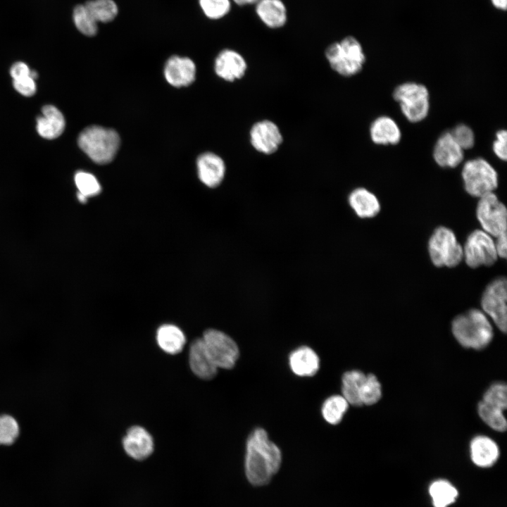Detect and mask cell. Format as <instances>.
<instances>
[{
	"label": "cell",
	"instance_id": "obj_1",
	"mask_svg": "<svg viewBox=\"0 0 507 507\" xmlns=\"http://www.w3.org/2000/svg\"><path fill=\"white\" fill-rule=\"evenodd\" d=\"M280 449L261 428L254 429L247 437L244 461V475L253 487L268 484L281 468Z\"/></svg>",
	"mask_w": 507,
	"mask_h": 507
},
{
	"label": "cell",
	"instance_id": "obj_2",
	"mask_svg": "<svg viewBox=\"0 0 507 507\" xmlns=\"http://www.w3.org/2000/svg\"><path fill=\"white\" fill-rule=\"evenodd\" d=\"M451 330L458 342L468 349H482L493 338V327L487 315L476 308L456 316Z\"/></svg>",
	"mask_w": 507,
	"mask_h": 507
},
{
	"label": "cell",
	"instance_id": "obj_3",
	"mask_svg": "<svg viewBox=\"0 0 507 507\" xmlns=\"http://www.w3.org/2000/svg\"><path fill=\"white\" fill-rule=\"evenodd\" d=\"M325 56L331 68L343 77L358 74L365 63L363 46L353 36L345 37L340 42L330 44Z\"/></svg>",
	"mask_w": 507,
	"mask_h": 507
},
{
	"label": "cell",
	"instance_id": "obj_4",
	"mask_svg": "<svg viewBox=\"0 0 507 507\" xmlns=\"http://www.w3.org/2000/svg\"><path fill=\"white\" fill-rule=\"evenodd\" d=\"M120 142V137L115 130L96 125L85 128L78 137L80 149L99 164H106L113 161Z\"/></svg>",
	"mask_w": 507,
	"mask_h": 507
},
{
	"label": "cell",
	"instance_id": "obj_5",
	"mask_svg": "<svg viewBox=\"0 0 507 507\" xmlns=\"http://www.w3.org/2000/svg\"><path fill=\"white\" fill-rule=\"evenodd\" d=\"M461 175L465 192L473 197L480 198L494 192L498 187L497 172L489 162L482 158L466 161Z\"/></svg>",
	"mask_w": 507,
	"mask_h": 507
},
{
	"label": "cell",
	"instance_id": "obj_6",
	"mask_svg": "<svg viewBox=\"0 0 507 507\" xmlns=\"http://www.w3.org/2000/svg\"><path fill=\"white\" fill-rule=\"evenodd\" d=\"M428 252L432 263L438 268H453L463 258V246L450 228L437 227L428 241Z\"/></svg>",
	"mask_w": 507,
	"mask_h": 507
},
{
	"label": "cell",
	"instance_id": "obj_7",
	"mask_svg": "<svg viewBox=\"0 0 507 507\" xmlns=\"http://www.w3.org/2000/svg\"><path fill=\"white\" fill-rule=\"evenodd\" d=\"M393 97L409 122L418 123L427 116L430 94L425 85L414 82H404L394 89Z\"/></svg>",
	"mask_w": 507,
	"mask_h": 507
},
{
	"label": "cell",
	"instance_id": "obj_8",
	"mask_svg": "<svg viewBox=\"0 0 507 507\" xmlns=\"http://www.w3.org/2000/svg\"><path fill=\"white\" fill-rule=\"evenodd\" d=\"M208 355L218 368H232L239 356L237 343L225 332L208 329L201 338Z\"/></svg>",
	"mask_w": 507,
	"mask_h": 507
},
{
	"label": "cell",
	"instance_id": "obj_9",
	"mask_svg": "<svg viewBox=\"0 0 507 507\" xmlns=\"http://www.w3.org/2000/svg\"><path fill=\"white\" fill-rule=\"evenodd\" d=\"M476 216L482 230L496 238L506 234L507 211L497 196L491 192L479 198Z\"/></svg>",
	"mask_w": 507,
	"mask_h": 507
},
{
	"label": "cell",
	"instance_id": "obj_10",
	"mask_svg": "<svg viewBox=\"0 0 507 507\" xmlns=\"http://www.w3.org/2000/svg\"><path fill=\"white\" fill-rule=\"evenodd\" d=\"M463 252V259L471 268L491 266L499 258L493 237L482 230H475L470 233Z\"/></svg>",
	"mask_w": 507,
	"mask_h": 507
},
{
	"label": "cell",
	"instance_id": "obj_11",
	"mask_svg": "<svg viewBox=\"0 0 507 507\" xmlns=\"http://www.w3.org/2000/svg\"><path fill=\"white\" fill-rule=\"evenodd\" d=\"M507 282L505 277L492 281L485 288L481 299L482 311L489 316L503 332L507 330Z\"/></svg>",
	"mask_w": 507,
	"mask_h": 507
},
{
	"label": "cell",
	"instance_id": "obj_12",
	"mask_svg": "<svg viewBox=\"0 0 507 507\" xmlns=\"http://www.w3.org/2000/svg\"><path fill=\"white\" fill-rule=\"evenodd\" d=\"M249 140L256 151L270 155L278 150L283 142V137L276 123L270 120H261L251 126Z\"/></svg>",
	"mask_w": 507,
	"mask_h": 507
},
{
	"label": "cell",
	"instance_id": "obj_13",
	"mask_svg": "<svg viewBox=\"0 0 507 507\" xmlns=\"http://www.w3.org/2000/svg\"><path fill=\"white\" fill-rule=\"evenodd\" d=\"M214 69L220 78L228 82H234L244 76L247 70V63L238 51L225 49L219 52L216 56Z\"/></svg>",
	"mask_w": 507,
	"mask_h": 507
},
{
	"label": "cell",
	"instance_id": "obj_14",
	"mask_svg": "<svg viewBox=\"0 0 507 507\" xmlns=\"http://www.w3.org/2000/svg\"><path fill=\"white\" fill-rule=\"evenodd\" d=\"M433 158L440 167L453 168L463 161L464 150L454 140L450 132H445L434 144Z\"/></svg>",
	"mask_w": 507,
	"mask_h": 507
},
{
	"label": "cell",
	"instance_id": "obj_15",
	"mask_svg": "<svg viewBox=\"0 0 507 507\" xmlns=\"http://www.w3.org/2000/svg\"><path fill=\"white\" fill-rule=\"evenodd\" d=\"M164 75L168 83L174 87L187 86L195 79L196 65L189 58L173 56L165 63Z\"/></svg>",
	"mask_w": 507,
	"mask_h": 507
},
{
	"label": "cell",
	"instance_id": "obj_16",
	"mask_svg": "<svg viewBox=\"0 0 507 507\" xmlns=\"http://www.w3.org/2000/svg\"><path fill=\"white\" fill-rule=\"evenodd\" d=\"M125 452L136 460L149 456L154 450V440L150 433L141 426L130 427L123 439Z\"/></svg>",
	"mask_w": 507,
	"mask_h": 507
},
{
	"label": "cell",
	"instance_id": "obj_17",
	"mask_svg": "<svg viewBox=\"0 0 507 507\" xmlns=\"http://www.w3.org/2000/svg\"><path fill=\"white\" fill-rule=\"evenodd\" d=\"M198 175L207 187L215 188L223 182L226 171L224 161L211 152L202 154L197 159Z\"/></svg>",
	"mask_w": 507,
	"mask_h": 507
},
{
	"label": "cell",
	"instance_id": "obj_18",
	"mask_svg": "<svg viewBox=\"0 0 507 507\" xmlns=\"http://www.w3.org/2000/svg\"><path fill=\"white\" fill-rule=\"evenodd\" d=\"M189 363L192 371L201 379L211 380L217 374L218 368L208 355L201 338L195 339L191 343Z\"/></svg>",
	"mask_w": 507,
	"mask_h": 507
},
{
	"label": "cell",
	"instance_id": "obj_19",
	"mask_svg": "<svg viewBox=\"0 0 507 507\" xmlns=\"http://www.w3.org/2000/svg\"><path fill=\"white\" fill-rule=\"evenodd\" d=\"M291 370L299 377H312L320 368V358L316 352L308 346H301L289 356Z\"/></svg>",
	"mask_w": 507,
	"mask_h": 507
},
{
	"label": "cell",
	"instance_id": "obj_20",
	"mask_svg": "<svg viewBox=\"0 0 507 507\" xmlns=\"http://www.w3.org/2000/svg\"><path fill=\"white\" fill-rule=\"evenodd\" d=\"M348 203L360 218H372L380 211L381 206L377 197L364 187H357L348 196Z\"/></svg>",
	"mask_w": 507,
	"mask_h": 507
},
{
	"label": "cell",
	"instance_id": "obj_21",
	"mask_svg": "<svg viewBox=\"0 0 507 507\" xmlns=\"http://www.w3.org/2000/svg\"><path fill=\"white\" fill-rule=\"evenodd\" d=\"M369 132L373 142L378 145H395L401 138L398 124L387 115L375 118L370 125Z\"/></svg>",
	"mask_w": 507,
	"mask_h": 507
},
{
	"label": "cell",
	"instance_id": "obj_22",
	"mask_svg": "<svg viewBox=\"0 0 507 507\" xmlns=\"http://www.w3.org/2000/svg\"><path fill=\"white\" fill-rule=\"evenodd\" d=\"M470 451L472 462L482 468L492 466L499 456V449L496 443L484 435L476 436L472 439Z\"/></svg>",
	"mask_w": 507,
	"mask_h": 507
},
{
	"label": "cell",
	"instance_id": "obj_23",
	"mask_svg": "<svg viewBox=\"0 0 507 507\" xmlns=\"http://www.w3.org/2000/svg\"><path fill=\"white\" fill-rule=\"evenodd\" d=\"M256 13L270 28H280L287 21V10L282 0H259L256 4Z\"/></svg>",
	"mask_w": 507,
	"mask_h": 507
},
{
	"label": "cell",
	"instance_id": "obj_24",
	"mask_svg": "<svg viewBox=\"0 0 507 507\" xmlns=\"http://www.w3.org/2000/svg\"><path fill=\"white\" fill-rule=\"evenodd\" d=\"M42 115L37 119V131L47 139L59 137L65 128V119L62 113L55 106L46 105L42 108Z\"/></svg>",
	"mask_w": 507,
	"mask_h": 507
},
{
	"label": "cell",
	"instance_id": "obj_25",
	"mask_svg": "<svg viewBox=\"0 0 507 507\" xmlns=\"http://www.w3.org/2000/svg\"><path fill=\"white\" fill-rule=\"evenodd\" d=\"M156 341L165 353L175 355L180 353L185 344L186 337L182 330L172 324H164L156 332Z\"/></svg>",
	"mask_w": 507,
	"mask_h": 507
},
{
	"label": "cell",
	"instance_id": "obj_26",
	"mask_svg": "<svg viewBox=\"0 0 507 507\" xmlns=\"http://www.w3.org/2000/svg\"><path fill=\"white\" fill-rule=\"evenodd\" d=\"M366 375L362 371L352 370L344 373L342 377V394L349 404L361 406L360 394Z\"/></svg>",
	"mask_w": 507,
	"mask_h": 507
},
{
	"label": "cell",
	"instance_id": "obj_27",
	"mask_svg": "<svg viewBox=\"0 0 507 507\" xmlns=\"http://www.w3.org/2000/svg\"><path fill=\"white\" fill-rule=\"evenodd\" d=\"M349 408V403L342 395L334 394L323 403L321 413L325 420L331 425L339 424Z\"/></svg>",
	"mask_w": 507,
	"mask_h": 507
},
{
	"label": "cell",
	"instance_id": "obj_28",
	"mask_svg": "<svg viewBox=\"0 0 507 507\" xmlns=\"http://www.w3.org/2000/svg\"><path fill=\"white\" fill-rule=\"evenodd\" d=\"M429 493L434 507H448L458 496L457 489L444 480L434 481L429 488Z\"/></svg>",
	"mask_w": 507,
	"mask_h": 507
},
{
	"label": "cell",
	"instance_id": "obj_29",
	"mask_svg": "<svg viewBox=\"0 0 507 507\" xmlns=\"http://www.w3.org/2000/svg\"><path fill=\"white\" fill-rule=\"evenodd\" d=\"M84 6L98 23L113 21L118 14V6L114 0H89Z\"/></svg>",
	"mask_w": 507,
	"mask_h": 507
},
{
	"label": "cell",
	"instance_id": "obj_30",
	"mask_svg": "<svg viewBox=\"0 0 507 507\" xmlns=\"http://www.w3.org/2000/svg\"><path fill=\"white\" fill-rule=\"evenodd\" d=\"M20 435V426L18 420L6 413L0 414V446H11Z\"/></svg>",
	"mask_w": 507,
	"mask_h": 507
},
{
	"label": "cell",
	"instance_id": "obj_31",
	"mask_svg": "<svg viewBox=\"0 0 507 507\" xmlns=\"http://www.w3.org/2000/svg\"><path fill=\"white\" fill-rule=\"evenodd\" d=\"M73 23L82 35L92 37L97 34L98 23L90 14L84 4H78L73 11Z\"/></svg>",
	"mask_w": 507,
	"mask_h": 507
},
{
	"label": "cell",
	"instance_id": "obj_32",
	"mask_svg": "<svg viewBox=\"0 0 507 507\" xmlns=\"http://www.w3.org/2000/svg\"><path fill=\"white\" fill-rule=\"evenodd\" d=\"M477 411L481 419L492 429L498 432H504L506 430L503 411L481 401L478 403Z\"/></svg>",
	"mask_w": 507,
	"mask_h": 507
},
{
	"label": "cell",
	"instance_id": "obj_33",
	"mask_svg": "<svg viewBox=\"0 0 507 507\" xmlns=\"http://www.w3.org/2000/svg\"><path fill=\"white\" fill-rule=\"evenodd\" d=\"M382 396L381 384L373 374L366 375L361 390V401L363 405L370 406L376 403Z\"/></svg>",
	"mask_w": 507,
	"mask_h": 507
},
{
	"label": "cell",
	"instance_id": "obj_34",
	"mask_svg": "<svg viewBox=\"0 0 507 507\" xmlns=\"http://www.w3.org/2000/svg\"><path fill=\"white\" fill-rule=\"evenodd\" d=\"M482 401L504 411L507 406V387L503 382L492 384L484 392Z\"/></svg>",
	"mask_w": 507,
	"mask_h": 507
},
{
	"label": "cell",
	"instance_id": "obj_35",
	"mask_svg": "<svg viewBox=\"0 0 507 507\" xmlns=\"http://www.w3.org/2000/svg\"><path fill=\"white\" fill-rule=\"evenodd\" d=\"M199 4L204 14L211 20L225 17L231 9L230 0H199Z\"/></svg>",
	"mask_w": 507,
	"mask_h": 507
},
{
	"label": "cell",
	"instance_id": "obj_36",
	"mask_svg": "<svg viewBox=\"0 0 507 507\" xmlns=\"http://www.w3.org/2000/svg\"><path fill=\"white\" fill-rule=\"evenodd\" d=\"M75 182L78 192L87 198L96 196L101 192V186L97 179L89 173L78 171L75 175Z\"/></svg>",
	"mask_w": 507,
	"mask_h": 507
},
{
	"label": "cell",
	"instance_id": "obj_37",
	"mask_svg": "<svg viewBox=\"0 0 507 507\" xmlns=\"http://www.w3.org/2000/svg\"><path fill=\"white\" fill-rule=\"evenodd\" d=\"M453 138L463 149H469L475 144V134L473 130L465 124L456 125L451 132Z\"/></svg>",
	"mask_w": 507,
	"mask_h": 507
},
{
	"label": "cell",
	"instance_id": "obj_38",
	"mask_svg": "<svg viewBox=\"0 0 507 507\" xmlns=\"http://www.w3.org/2000/svg\"><path fill=\"white\" fill-rule=\"evenodd\" d=\"M13 87L17 92L25 96H30L36 92L35 80L30 75L13 80Z\"/></svg>",
	"mask_w": 507,
	"mask_h": 507
},
{
	"label": "cell",
	"instance_id": "obj_39",
	"mask_svg": "<svg viewBox=\"0 0 507 507\" xmlns=\"http://www.w3.org/2000/svg\"><path fill=\"white\" fill-rule=\"evenodd\" d=\"M507 132L506 130H500L496 133V139L493 142L492 149L494 154L501 160L507 158Z\"/></svg>",
	"mask_w": 507,
	"mask_h": 507
},
{
	"label": "cell",
	"instance_id": "obj_40",
	"mask_svg": "<svg viewBox=\"0 0 507 507\" xmlns=\"http://www.w3.org/2000/svg\"><path fill=\"white\" fill-rule=\"evenodd\" d=\"M11 75L13 80L30 75L31 70L24 62H16L11 68Z\"/></svg>",
	"mask_w": 507,
	"mask_h": 507
},
{
	"label": "cell",
	"instance_id": "obj_41",
	"mask_svg": "<svg viewBox=\"0 0 507 507\" xmlns=\"http://www.w3.org/2000/svg\"><path fill=\"white\" fill-rule=\"evenodd\" d=\"M495 246L498 256L506 258L507 249V237L506 234L496 237Z\"/></svg>",
	"mask_w": 507,
	"mask_h": 507
},
{
	"label": "cell",
	"instance_id": "obj_42",
	"mask_svg": "<svg viewBox=\"0 0 507 507\" xmlns=\"http://www.w3.org/2000/svg\"><path fill=\"white\" fill-rule=\"evenodd\" d=\"M492 6L498 10L506 11L507 8V0H491Z\"/></svg>",
	"mask_w": 507,
	"mask_h": 507
},
{
	"label": "cell",
	"instance_id": "obj_43",
	"mask_svg": "<svg viewBox=\"0 0 507 507\" xmlns=\"http://www.w3.org/2000/svg\"><path fill=\"white\" fill-rule=\"evenodd\" d=\"M239 6H245L250 4H256L259 0H232Z\"/></svg>",
	"mask_w": 507,
	"mask_h": 507
},
{
	"label": "cell",
	"instance_id": "obj_44",
	"mask_svg": "<svg viewBox=\"0 0 507 507\" xmlns=\"http://www.w3.org/2000/svg\"><path fill=\"white\" fill-rule=\"evenodd\" d=\"M78 200L81 203H85L87 201V197H86L84 195L82 194L81 193L78 192L77 194Z\"/></svg>",
	"mask_w": 507,
	"mask_h": 507
}]
</instances>
